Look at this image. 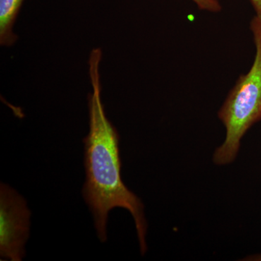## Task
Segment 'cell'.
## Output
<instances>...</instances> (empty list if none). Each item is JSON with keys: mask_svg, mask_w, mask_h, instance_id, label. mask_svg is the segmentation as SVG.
Listing matches in <instances>:
<instances>
[{"mask_svg": "<svg viewBox=\"0 0 261 261\" xmlns=\"http://www.w3.org/2000/svg\"><path fill=\"white\" fill-rule=\"evenodd\" d=\"M102 53L92 49L89 56V77L92 92L89 94V132L84 139L86 181L83 196L93 215L98 238L108 240L107 224L110 211L126 209L135 220L141 253L145 255L147 224L144 205L122 181L119 140L116 128L106 116L101 97L99 63Z\"/></svg>", "mask_w": 261, "mask_h": 261, "instance_id": "1", "label": "cell"}, {"mask_svg": "<svg viewBox=\"0 0 261 261\" xmlns=\"http://www.w3.org/2000/svg\"><path fill=\"white\" fill-rule=\"evenodd\" d=\"M257 17L261 18V0H250Z\"/></svg>", "mask_w": 261, "mask_h": 261, "instance_id": "6", "label": "cell"}, {"mask_svg": "<svg viewBox=\"0 0 261 261\" xmlns=\"http://www.w3.org/2000/svg\"><path fill=\"white\" fill-rule=\"evenodd\" d=\"M31 212L27 201L8 185L0 186L1 260L21 261L29 237Z\"/></svg>", "mask_w": 261, "mask_h": 261, "instance_id": "3", "label": "cell"}, {"mask_svg": "<svg viewBox=\"0 0 261 261\" xmlns=\"http://www.w3.org/2000/svg\"><path fill=\"white\" fill-rule=\"evenodd\" d=\"M199 9L206 10L211 13H218L221 10V5L219 0H192Z\"/></svg>", "mask_w": 261, "mask_h": 261, "instance_id": "5", "label": "cell"}, {"mask_svg": "<svg viewBox=\"0 0 261 261\" xmlns=\"http://www.w3.org/2000/svg\"><path fill=\"white\" fill-rule=\"evenodd\" d=\"M23 0H0V44L2 46L13 45L18 36L13 32L19 11Z\"/></svg>", "mask_w": 261, "mask_h": 261, "instance_id": "4", "label": "cell"}, {"mask_svg": "<svg viewBox=\"0 0 261 261\" xmlns=\"http://www.w3.org/2000/svg\"><path fill=\"white\" fill-rule=\"evenodd\" d=\"M252 260H261V254H259V255H254L252 256V258L250 259Z\"/></svg>", "mask_w": 261, "mask_h": 261, "instance_id": "7", "label": "cell"}, {"mask_svg": "<svg viewBox=\"0 0 261 261\" xmlns=\"http://www.w3.org/2000/svg\"><path fill=\"white\" fill-rule=\"evenodd\" d=\"M250 27L255 58L250 69L240 75L218 113L226 128V138L213 155L217 166H226L236 160L244 136L261 121V18L255 15Z\"/></svg>", "mask_w": 261, "mask_h": 261, "instance_id": "2", "label": "cell"}]
</instances>
